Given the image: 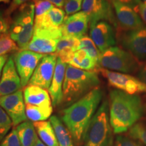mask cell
I'll use <instances>...</instances> for the list:
<instances>
[{"instance_id": "obj_14", "label": "cell", "mask_w": 146, "mask_h": 146, "mask_svg": "<svg viewBox=\"0 0 146 146\" xmlns=\"http://www.w3.org/2000/svg\"><path fill=\"white\" fill-rule=\"evenodd\" d=\"M121 43L139 60L146 59V26L127 31L122 36Z\"/></svg>"}, {"instance_id": "obj_8", "label": "cell", "mask_w": 146, "mask_h": 146, "mask_svg": "<svg viewBox=\"0 0 146 146\" xmlns=\"http://www.w3.org/2000/svg\"><path fill=\"white\" fill-rule=\"evenodd\" d=\"M98 71L111 87L130 95L146 93V85L137 78L124 73L100 68Z\"/></svg>"}, {"instance_id": "obj_43", "label": "cell", "mask_w": 146, "mask_h": 146, "mask_svg": "<svg viewBox=\"0 0 146 146\" xmlns=\"http://www.w3.org/2000/svg\"><path fill=\"white\" fill-rule=\"evenodd\" d=\"M10 1V0H0V3H8Z\"/></svg>"}, {"instance_id": "obj_11", "label": "cell", "mask_w": 146, "mask_h": 146, "mask_svg": "<svg viewBox=\"0 0 146 146\" xmlns=\"http://www.w3.org/2000/svg\"><path fill=\"white\" fill-rule=\"evenodd\" d=\"M0 106L10 118L13 126L16 127L27 120L26 106L22 90L0 97Z\"/></svg>"}, {"instance_id": "obj_13", "label": "cell", "mask_w": 146, "mask_h": 146, "mask_svg": "<svg viewBox=\"0 0 146 146\" xmlns=\"http://www.w3.org/2000/svg\"><path fill=\"white\" fill-rule=\"evenodd\" d=\"M111 3L116 14L118 25L122 30L129 31L143 26L140 16L130 5L117 1H112Z\"/></svg>"}, {"instance_id": "obj_3", "label": "cell", "mask_w": 146, "mask_h": 146, "mask_svg": "<svg viewBox=\"0 0 146 146\" xmlns=\"http://www.w3.org/2000/svg\"><path fill=\"white\" fill-rule=\"evenodd\" d=\"M100 83V78L95 71L83 70L68 64L63 85L62 103L66 106L72 104L99 87Z\"/></svg>"}, {"instance_id": "obj_12", "label": "cell", "mask_w": 146, "mask_h": 146, "mask_svg": "<svg viewBox=\"0 0 146 146\" xmlns=\"http://www.w3.org/2000/svg\"><path fill=\"white\" fill-rule=\"evenodd\" d=\"M57 59L56 54L44 55L35 70L28 85H34L48 90L54 76Z\"/></svg>"}, {"instance_id": "obj_20", "label": "cell", "mask_w": 146, "mask_h": 146, "mask_svg": "<svg viewBox=\"0 0 146 146\" xmlns=\"http://www.w3.org/2000/svg\"><path fill=\"white\" fill-rule=\"evenodd\" d=\"M65 11L55 6L46 13L35 18V29H56L61 27L64 19Z\"/></svg>"}, {"instance_id": "obj_35", "label": "cell", "mask_w": 146, "mask_h": 146, "mask_svg": "<svg viewBox=\"0 0 146 146\" xmlns=\"http://www.w3.org/2000/svg\"><path fill=\"white\" fill-rule=\"evenodd\" d=\"M29 1L30 0H12V3L6 11V15H11L14 12V10H16V9L20 8L25 3L29 2Z\"/></svg>"}, {"instance_id": "obj_32", "label": "cell", "mask_w": 146, "mask_h": 146, "mask_svg": "<svg viewBox=\"0 0 146 146\" xmlns=\"http://www.w3.org/2000/svg\"><path fill=\"white\" fill-rule=\"evenodd\" d=\"M83 2V0H66L64 6L66 14L70 16L80 12Z\"/></svg>"}, {"instance_id": "obj_18", "label": "cell", "mask_w": 146, "mask_h": 146, "mask_svg": "<svg viewBox=\"0 0 146 146\" xmlns=\"http://www.w3.org/2000/svg\"><path fill=\"white\" fill-rule=\"evenodd\" d=\"M67 65V64L63 62L59 58H58L54 76L48 89L53 107L58 106L62 102L63 85Z\"/></svg>"}, {"instance_id": "obj_4", "label": "cell", "mask_w": 146, "mask_h": 146, "mask_svg": "<svg viewBox=\"0 0 146 146\" xmlns=\"http://www.w3.org/2000/svg\"><path fill=\"white\" fill-rule=\"evenodd\" d=\"M82 146H112L113 130L110 121L109 102L104 100L87 126Z\"/></svg>"}, {"instance_id": "obj_23", "label": "cell", "mask_w": 146, "mask_h": 146, "mask_svg": "<svg viewBox=\"0 0 146 146\" xmlns=\"http://www.w3.org/2000/svg\"><path fill=\"white\" fill-rule=\"evenodd\" d=\"M39 139L47 146H59L50 121H39L33 123Z\"/></svg>"}, {"instance_id": "obj_38", "label": "cell", "mask_w": 146, "mask_h": 146, "mask_svg": "<svg viewBox=\"0 0 146 146\" xmlns=\"http://www.w3.org/2000/svg\"><path fill=\"white\" fill-rule=\"evenodd\" d=\"M108 1H109L110 2H111L112 1H119V2L130 5L135 10L137 7L138 6V5L141 2V0H108Z\"/></svg>"}, {"instance_id": "obj_17", "label": "cell", "mask_w": 146, "mask_h": 146, "mask_svg": "<svg viewBox=\"0 0 146 146\" xmlns=\"http://www.w3.org/2000/svg\"><path fill=\"white\" fill-rule=\"evenodd\" d=\"M21 88V78L16 70L13 56H10L0 78V97L14 94Z\"/></svg>"}, {"instance_id": "obj_42", "label": "cell", "mask_w": 146, "mask_h": 146, "mask_svg": "<svg viewBox=\"0 0 146 146\" xmlns=\"http://www.w3.org/2000/svg\"><path fill=\"white\" fill-rule=\"evenodd\" d=\"M34 146H47L45 143H43V142L41 141V140L38 137L37 139H36V141L35 144Z\"/></svg>"}, {"instance_id": "obj_9", "label": "cell", "mask_w": 146, "mask_h": 146, "mask_svg": "<svg viewBox=\"0 0 146 146\" xmlns=\"http://www.w3.org/2000/svg\"><path fill=\"white\" fill-rule=\"evenodd\" d=\"M81 11L88 16L89 26L100 21H106L118 27L112 4L108 0H83Z\"/></svg>"}, {"instance_id": "obj_1", "label": "cell", "mask_w": 146, "mask_h": 146, "mask_svg": "<svg viewBox=\"0 0 146 146\" xmlns=\"http://www.w3.org/2000/svg\"><path fill=\"white\" fill-rule=\"evenodd\" d=\"M110 121L113 132L120 134L129 131L143 114L141 98L138 95H130L113 89L110 92Z\"/></svg>"}, {"instance_id": "obj_26", "label": "cell", "mask_w": 146, "mask_h": 146, "mask_svg": "<svg viewBox=\"0 0 146 146\" xmlns=\"http://www.w3.org/2000/svg\"><path fill=\"white\" fill-rule=\"evenodd\" d=\"M25 106L27 118L33 123L45 121L52 116L53 108H43L29 104H25Z\"/></svg>"}, {"instance_id": "obj_44", "label": "cell", "mask_w": 146, "mask_h": 146, "mask_svg": "<svg viewBox=\"0 0 146 146\" xmlns=\"http://www.w3.org/2000/svg\"><path fill=\"white\" fill-rule=\"evenodd\" d=\"M141 1H142V2H143V3H146V0H141Z\"/></svg>"}, {"instance_id": "obj_16", "label": "cell", "mask_w": 146, "mask_h": 146, "mask_svg": "<svg viewBox=\"0 0 146 146\" xmlns=\"http://www.w3.org/2000/svg\"><path fill=\"white\" fill-rule=\"evenodd\" d=\"M89 25L87 14L80 11L72 15L66 16L61 26L62 36H68L81 39L86 36Z\"/></svg>"}, {"instance_id": "obj_30", "label": "cell", "mask_w": 146, "mask_h": 146, "mask_svg": "<svg viewBox=\"0 0 146 146\" xmlns=\"http://www.w3.org/2000/svg\"><path fill=\"white\" fill-rule=\"evenodd\" d=\"M12 126V123L10 118L4 110L0 106V143L8 134Z\"/></svg>"}, {"instance_id": "obj_31", "label": "cell", "mask_w": 146, "mask_h": 146, "mask_svg": "<svg viewBox=\"0 0 146 146\" xmlns=\"http://www.w3.org/2000/svg\"><path fill=\"white\" fill-rule=\"evenodd\" d=\"M33 3L35 5V18L40 17L55 7L54 5L46 0H33Z\"/></svg>"}, {"instance_id": "obj_21", "label": "cell", "mask_w": 146, "mask_h": 146, "mask_svg": "<svg viewBox=\"0 0 146 146\" xmlns=\"http://www.w3.org/2000/svg\"><path fill=\"white\" fill-rule=\"evenodd\" d=\"M80 39L75 37L62 36L58 41L56 54L63 62L70 63L74 53L79 50Z\"/></svg>"}, {"instance_id": "obj_34", "label": "cell", "mask_w": 146, "mask_h": 146, "mask_svg": "<svg viewBox=\"0 0 146 146\" xmlns=\"http://www.w3.org/2000/svg\"><path fill=\"white\" fill-rule=\"evenodd\" d=\"M113 146H142L141 143L129 136L118 135Z\"/></svg>"}, {"instance_id": "obj_7", "label": "cell", "mask_w": 146, "mask_h": 146, "mask_svg": "<svg viewBox=\"0 0 146 146\" xmlns=\"http://www.w3.org/2000/svg\"><path fill=\"white\" fill-rule=\"evenodd\" d=\"M62 36L61 27L56 29H34L33 35L27 50L43 55L56 53V47Z\"/></svg>"}, {"instance_id": "obj_10", "label": "cell", "mask_w": 146, "mask_h": 146, "mask_svg": "<svg viewBox=\"0 0 146 146\" xmlns=\"http://www.w3.org/2000/svg\"><path fill=\"white\" fill-rule=\"evenodd\" d=\"M44 55L23 50L16 53L14 60L18 75L21 78L22 87H26L35 70Z\"/></svg>"}, {"instance_id": "obj_25", "label": "cell", "mask_w": 146, "mask_h": 146, "mask_svg": "<svg viewBox=\"0 0 146 146\" xmlns=\"http://www.w3.org/2000/svg\"><path fill=\"white\" fill-rule=\"evenodd\" d=\"M50 121L54 128L59 146H74L72 135L61 120L54 115L50 118Z\"/></svg>"}, {"instance_id": "obj_6", "label": "cell", "mask_w": 146, "mask_h": 146, "mask_svg": "<svg viewBox=\"0 0 146 146\" xmlns=\"http://www.w3.org/2000/svg\"><path fill=\"white\" fill-rule=\"evenodd\" d=\"M100 68L124 73L137 72L141 67L140 61L129 51L118 47H111L104 52L98 62Z\"/></svg>"}, {"instance_id": "obj_37", "label": "cell", "mask_w": 146, "mask_h": 146, "mask_svg": "<svg viewBox=\"0 0 146 146\" xmlns=\"http://www.w3.org/2000/svg\"><path fill=\"white\" fill-rule=\"evenodd\" d=\"M135 11L140 15L143 23L146 24V3L141 1L137 7Z\"/></svg>"}, {"instance_id": "obj_39", "label": "cell", "mask_w": 146, "mask_h": 146, "mask_svg": "<svg viewBox=\"0 0 146 146\" xmlns=\"http://www.w3.org/2000/svg\"><path fill=\"white\" fill-rule=\"evenodd\" d=\"M137 76L140 81L146 85V63L141 65V67L139 70Z\"/></svg>"}, {"instance_id": "obj_19", "label": "cell", "mask_w": 146, "mask_h": 146, "mask_svg": "<svg viewBox=\"0 0 146 146\" xmlns=\"http://www.w3.org/2000/svg\"><path fill=\"white\" fill-rule=\"evenodd\" d=\"M25 104L43 108H53L50 94L46 89L34 85H27L23 91Z\"/></svg>"}, {"instance_id": "obj_5", "label": "cell", "mask_w": 146, "mask_h": 146, "mask_svg": "<svg viewBox=\"0 0 146 146\" xmlns=\"http://www.w3.org/2000/svg\"><path fill=\"white\" fill-rule=\"evenodd\" d=\"M35 29V5L28 2L19 8L9 29L8 34L21 50H26Z\"/></svg>"}, {"instance_id": "obj_15", "label": "cell", "mask_w": 146, "mask_h": 146, "mask_svg": "<svg viewBox=\"0 0 146 146\" xmlns=\"http://www.w3.org/2000/svg\"><path fill=\"white\" fill-rule=\"evenodd\" d=\"M90 38L102 53L116 44L114 29L106 21H100L90 25Z\"/></svg>"}, {"instance_id": "obj_28", "label": "cell", "mask_w": 146, "mask_h": 146, "mask_svg": "<svg viewBox=\"0 0 146 146\" xmlns=\"http://www.w3.org/2000/svg\"><path fill=\"white\" fill-rule=\"evenodd\" d=\"M129 137L146 145V122H137L129 130Z\"/></svg>"}, {"instance_id": "obj_36", "label": "cell", "mask_w": 146, "mask_h": 146, "mask_svg": "<svg viewBox=\"0 0 146 146\" xmlns=\"http://www.w3.org/2000/svg\"><path fill=\"white\" fill-rule=\"evenodd\" d=\"M10 26H9L8 20L5 17L1 11H0V36L5 33H8Z\"/></svg>"}, {"instance_id": "obj_2", "label": "cell", "mask_w": 146, "mask_h": 146, "mask_svg": "<svg viewBox=\"0 0 146 146\" xmlns=\"http://www.w3.org/2000/svg\"><path fill=\"white\" fill-rule=\"evenodd\" d=\"M102 96L103 91L98 87L62 111V120L76 143H82L87 126L98 110Z\"/></svg>"}, {"instance_id": "obj_41", "label": "cell", "mask_w": 146, "mask_h": 146, "mask_svg": "<svg viewBox=\"0 0 146 146\" xmlns=\"http://www.w3.org/2000/svg\"><path fill=\"white\" fill-rule=\"evenodd\" d=\"M46 1H50V3H52L56 7L61 8L64 6L65 2L66 0H46Z\"/></svg>"}, {"instance_id": "obj_24", "label": "cell", "mask_w": 146, "mask_h": 146, "mask_svg": "<svg viewBox=\"0 0 146 146\" xmlns=\"http://www.w3.org/2000/svg\"><path fill=\"white\" fill-rule=\"evenodd\" d=\"M68 64L86 71L96 72L100 68L98 64L94 59H92L86 52L82 50L76 51L74 53Z\"/></svg>"}, {"instance_id": "obj_29", "label": "cell", "mask_w": 146, "mask_h": 146, "mask_svg": "<svg viewBox=\"0 0 146 146\" xmlns=\"http://www.w3.org/2000/svg\"><path fill=\"white\" fill-rule=\"evenodd\" d=\"M18 50L19 48L17 44L12 39L8 33L0 36V56L15 52Z\"/></svg>"}, {"instance_id": "obj_22", "label": "cell", "mask_w": 146, "mask_h": 146, "mask_svg": "<svg viewBox=\"0 0 146 146\" xmlns=\"http://www.w3.org/2000/svg\"><path fill=\"white\" fill-rule=\"evenodd\" d=\"M21 146H34L38 137L34 124L31 120H26L15 128Z\"/></svg>"}, {"instance_id": "obj_27", "label": "cell", "mask_w": 146, "mask_h": 146, "mask_svg": "<svg viewBox=\"0 0 146 146\" xmlns=\"http://www.w3.org/2000/svg\"><path fill=\"white\" fill-rule=\"evenodd\" d=\"M80 43H80L79 50L86 52L89 56L98 64L101 56V52L98 50L93 40L89 36H85L80 39Z\"/></svg>"}, {"instance_id": "obj_40", "label": "cell", "mask_w": 146, "mask_h": 146, "mask_svg": "<svg viewBox=\"0 0 146 146\" xmlns=\"http://www.w3.org/2000/svg\"><path fill=\"white\" fill-rule=\"evenodd\" d=\"M9 56L8 55H5V56H0V78H1V74H2L3 66H5V64L8 61Z\"/></svg>"}, {"instance_id": "obj_33", "label": "cell", "mask_w": 146, "mask_h": 146, "mask_svg": "<svg viewBox=\"0 0 146 146\" xmlns=\"http://www.w3.org/2000/svg\"><path fill=\"white\" fill-rule=\"evenodd\" d=\"M0 146H21L16 129H13L5 137Z\"/></svg>"}]
</instances>
